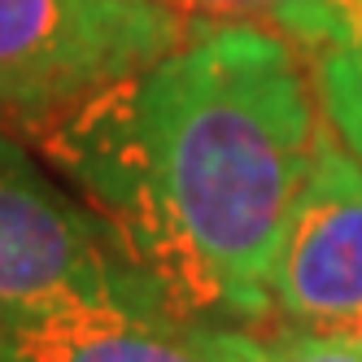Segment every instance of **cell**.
I'll return each instance as SVG.
<instances>
[{
    "label": "cell",
    "instance_id": "cell-4",
    "mask_svg": "<svg viewBox=\"0 0 362 362\" xmlns=\"http://www.w3.org/2000/svg\"><path fill=\"white\" fill-rule=\"evenodd\" d=\"M271 315L362 341V158L332 140V127H323L275 253Z\"/></svg>",
    "mask_w": 362,
    "mask_h": 362
},
{
    "label": "cell",
    "instance_id": "cell-2",
    "mask_svg": "<svg viewBox=\"0 0 362 362\" xmlns=\"http://www.w3.org/2000/svg\"><path fill=\"white\" fill-rule=\"evenodd\" d=\"M188 31L175 0H0V132L40 136Z\"/></svg>",
    "mask_w": 362,
    "mask_h": 362
},
{
    "label": "cell",
    "instance_id": "cell-3",
    "mask_svg": "<svg viewBox=\"0 0 362 362\" xmlns=\"http://www.w3.org/2000/svg\"><path fill=\"white\" fill-rule=\"evenodd\" d=\"M70 305L166 310L110 227L0 132V327Z\"/></svg>",
    "mask_w": 362,
    "mask_h": 362
},
{
    "label": "cell",
    "instance_id": "cell-1",
    "mask_svg": "<svg viewBox=\"0 0 362 362\" xmlns=\"http://www.w3.org/2000/svg\"><path fill=\"white\" fill-rule=\"evenodd\" d=\"M175 319L253 327L323 140L297 48L245 18L184 44L31 136Z\"/></svg>",
    "mask_w": 362,
    "mask_h": 362
},
{
    "label": "cell",
    "instance_id": "cell-8",
    "mask_svg": "<svg viewBox=\"0 0 362 362\" xmlns=\"http://www.w3.org/2000/svg\"><path fill=\"white\" fill-rule=\"evenodd\" d=\"M192 9H210V13H240V9H275L284 0H188Z\"/></svg>",
    "mask_w": 362,
    "mask_h": 362
},
{
    "label": "cell",
    "instance_id": "cell-5",
    "mask_svg": "<svg viewBox=\"0 0 362 362\" xmlns=\"http://www.w3.org/2000/svg\"><path fill=\"white\" fill-rule=\"evenodd\" d=\"M0 362H227V354L214 323L136 305H70L0 327Z\"/></svg>",
    "mask_w": 362,
    "mask_h": 362
},
{
    "label": "cell",
    "instance_id": "cell-7",
    "mask_svg": "<svg viewBox=\"0 0 362 362\" xmlns=\"http://www.w3.org/2000/svg\"><path fill=\"white\" fill-rule=\"evenodd\" d=\"M223 354L227 362H362V341L293 323H279L271 332L223 327Z\"/></svg>",
    "mask_w": 362,
    "mask_h": 362
},
{
    "label": "cell",
    "instance_id": "cell-6",
    "mask_svg": "<svg viewBox=\"0 0 362 362\" xmlns=\"http://www.w3.org/2000/svg\"><path fill=\"white\" fill-rule=\"evenodd\" d=\"M271 22L305 53L319 110L354 158H362V0H284Z\"/></svg>",
    "mask_w": 362,
    "mask_h": 362
}]
</instances>
